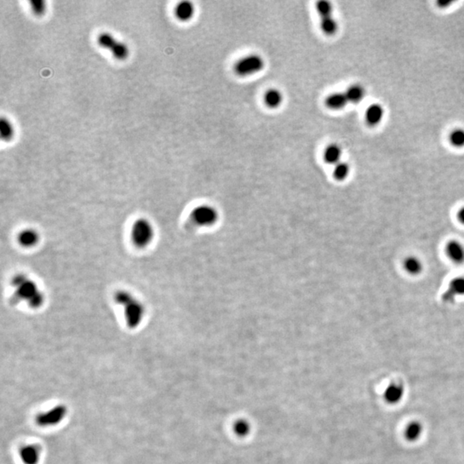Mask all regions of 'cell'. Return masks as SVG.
Here are the masks:
<instances>
[{
	"instance_id": "cell-1",
	"label": "cell",
	"mask_w": 464,
	"mask_h": 464,
	"mask_svg": "<svg viewBox=\"0 0 464 464\" xmlns=\"http://www.w3.org/2000/svg\"><path fill=\"white\" fill-rule=\"evenodd\" d=\"M13 287V302H25L33 309H38L43 305L45 296L35 281L27 275L17 274L12 278Z\"/></svg>"
},
{
	"instance_id": "cell-2",
	"label": "cell",
	"mask_w": 464,
	"mask_h": 464,
	"mask_svg": "<svg viewBox=\"0 0 464 464\" xmlns=\"http://www.w3.org/2000/svg\"><path fill=\"white\" fill-rule=\"evenodd\" d=\"M114 299L123 309L127 325L130 328L139 327L145 317V306L142 303L127 291H119Z\"/></svg>"
},
{
	"instance_id": "cell-3",
	"label": "cell",
	"mask_w": 464,
	"mask_h": 464,
	"mask_svg": "<svg viewBox=\"0 0 464 464\" xmlns=\"http://www.w3.org/2000/svg\"><path fill=\"white\" fill-rule=\"evenodd\" d=\"M155 231L153 225L146 219H137L131 230V239L137 248L147 247L152 242Z\"/></svg>"
},
{
	"instance_id": "cell-4",
	"label": "cell",
	"mask_w": 464,
	"mask_h": 464,
	"mask_svg": "<svg viewBox=\"0 0 464 464\" xmlns=\"http://www.w3.org/2000/svg\"><path fill=\"white\" fill-rule=\"evenodd\" d=\"M264 66L263 58L256 53H252L237 60L234 66V71L239 77H248L262 71Z\"/></svg>"
},
{
	"instance_id": "cell-5",
	"label": "cell",
	"mask_w": 464,
	"mask_h": 464,
	"mask_svg": "<svg viewBox=\"0 0 464 464\" xmlns=\"http://www.w3.org/2000/svg\"><path fill=\"white\" fill-rule=\"evenodd\" d=\"M67 414V408L65 405H57L50 410L39 414L36 418V422L41 427H51L57 426L62 422Z\"/></svg>"
},
{
	"instance_id": "cell-6",
	"label": "cell",
	"mask_w": 464,
	"mask_h": 464,
	"mask_svg": "<svg viewBox=\"0 0 464 464\" xmlns=\"http://www.w3.org/2000/svg\"><path fill=\"white\" fill-rule=\"evenodd\" d=\"M98 42L102 48L111 51L113 55L116 59H124L128 56L129 50L127 45L119 42L109 33H102L100 36H98Z\"/></svg>"
},
{
	"instance_id": "cell-7",
	"label": "cell",
	"mask_w": 464,
	"mask_h": 464,
	"mask_svg": "<svg viewBox=\"0 0 464 464\" xmlns=\"http://www.w3.org/2000/svg\"><path fill=\"white\" fill-rule=\"evenodd\" d=\"M218 212L208 205H201L195 208L191 213L194 223L200 226H211L218 220Z\"/></svg>"
},
{
	"instance_id": "cell-8",
	"label": "cell",
	"mask_w": 464,
	"mask_h": 464,
	"mask_svg": "<svg viewBox=\"0 0 464 464\" xmlns=\"http://www.w3.org/2000/svg\"><path fill=\"white\" fill-rule=\"evenodd\" d=\"M446 255L455 264L464 263V245L457 240H451L445 247Z\"/></svg>"
},
{
	"instance_id": "cell-9",
	"label": "cell",
	"mask_w": 464,
	"mask_h": 464,
	"mask_svg": "<svg viewBox=\"0 0 464 464\" xmlns=\"http://www.w3.org/2000/svg\"><path fill=\"white\" fill-rule=\"evenodd\" d=\"M19 455L24 464H38L41 458V449L35 444H29L20 449Z\"/></svg>"
},
{
	"instance_id": "cell-10",
	"label": "cell",
	"mask_w": 464,
	"mask_h": 464,
	"mask_svg": "<svg viewBox=\"0 0 464 464\" xmlns=\"http://www.w3.org/2000/svg\"><path fill=\"white\" fill-rule=\"evenodd\" d=\"M457 296H464V276H459L450 281L443 299L447 302L453 301Z\"/></svg>"
},
{
	"instance_id": "cell-11",
	"label": "cell",
	"mask_w": 464,
	"mask_h": 464,
	"mask_svg": "<svg viewBox=\"0 0 464 464\" xmlns=\"http://www.w3.org/2000/svg\"><path fill=\"white\" fill-rule=\"evenodd\" d=\"M40 236L34 229H25L18 234V242L24 248H33L39 243Z\"/></svg>"
},
{
	"instance_id": "cell-12",
	"label": "cell",
	"mask_w": 464,
	"mask_h": 464,
	"mask_svg": "<svg viewBox=\"0 0 464 464\" xmlns=\"http://www.w3.org/2000/svg\"><path fill=\"white\" fill-rule=\"evenodd\" d=\"M385 116V110L380 104H375L368 107L365 112V121L369 126H377L381 122Z\"/></svg>"
},
{
	"instance_id": "cell-13",
	"label": "cell",
	"mask_w": 464,
	"mask_h": 464,
	"mask_svg": "<svg viewBox=\"0 0 464 464\" xmlns=\"http://www.w3.org/2000/svg\"><path fill=\"white\" fill-rule=\"evenodd\" d=\"M403 268L408 274L417 276L422 272L424 265L420 258L415 255H409L403 260Z\"/></svg>"
},
{
	"instance_id": "cell-14",
	"label": "cell",
	"mask_w": 464,
	"mask_h": 464,
	"mask_svg": "<svg viewBox=\"0 0 464 464\" xmlns=\"http://www.w3.org/2000/svg\"><path fill=\"white\" fill-rule=\"evenodd\" d=\"M349 102L346 94L342 92H334L326 98V106L333 110H340L347 105Z\"/></svg>"
},
{
	"instance_id": "cell-15",
	"label": "cell",
	"mask_w": 464,
	"mask_h": 464,
	"mask_svg": "<svg viewBox=\"0 0 464 464\" xmlns=\"http://www.w3.org/2000/svg\"><path fill=\"white\" fill-rule=\"evenodd\" d=\"M174 13L180 21L188 22L195 15V6L189 1H182L175 7Z\"/></svg>"
},
{
	"instance_id": "cell-16",
	"label": "cell",
	"mask_w": 464,
	"mask_h": 464,
	"mask_svg": "<svg viewBox=\"0 0 464 464\" xmlns=\"http://www.w3.org/2000/svg\"><path fill=\"white\" fill-rule=\"evenodd\" d=\"M403 396H404V389L402 385H396V384L390 385L385 392V401L390 404H396L401 402Z\"/></svg>"
},
{
	"instance_id": "cell-17",
	"label": "cell",
	"mask_w": 464,
	"mask_h": 464,
	"mask_svg": "<svg viewBox=\"0 0 464 464\" xmlns=\"http://www.w3.org/2000/svg\"><path fill=\"white\" fill-rule=\"evenodd\" d=\"M341 156H342V150L340 145L337 144H331V145H328L323 154V157H324L326 163H328V164H333L334 166L340 163Z\"/></svg>"
},
{
	"instance_id": "cell-18",
	"label": "cell",
	"mask_w": 464,
	"mask_h": 464,
	"mask_svg": "<svg viewBox=\"0 0 464 464\" xmlns=\"http://www.w3.org/2000/svg\"><path fill=\"white\" fill-rule=\"evenodd\" d=\"M283 94L278 89H270L266 90L264 95V102L270 109H277L283 103Z\"/></svg>"
},
{
	"instance_id": "cell-19",
	"label": "cell",
	"mask_w": 464,
	"mask_h": 464,
	"mask_svg": "<svg viewBox=\"0 0 464 464\" xmlns=\"http://www.w3.org/2000/svg\"><path fill=\"white\" fill-rule=\"evenodd\" d=\"M349 103L358 104L365 98V90L360 84H352L349 86L345 92Z\"/></svg>"
},
{
	"instance_id": "cell-20",
	"label": "cell",
	"mask_w": 464,
	"mask_h": 464,
	"mask_svg": "<svg viewBox=\"0 0 464 464\" xmlns=\"http://www.w3.org/2000/svg\"><path fill=\"white\" fill-rule=\"evenodd\" d=\"M320 26L322 32L327 36H334L339 29L338 22L333 18V16H328L325 18H321Z\"/></svg>"
},
{
	"instance_id": "cell-21",
	"label": "cell",
	"mask_w": 464,
	"mask_h": 464,
	"mask_svg": "<svg viewBox=\"0 0 464 464\" xmlns=\"http://www.w3.org/2000/svg\"><path fill=\"white\" fill-rule=\"evenodd\" d=\"M423 432V426L420 422L414 421L411 422L405 430V437L408 441L414 442L421 437Z\"/></svg>"
},
{
	"instance_id": "cell-22",
	"label": "cell",
	"mask_w": 464,
	"mask_h": 464,
	"mask_svg": "<svg viewBox=\"0 0 464 464\" xmlns=\"http://www.w3.org/2000/svg\"><path fill=\"white\" fill-rule=\"evenodd\" d=\"M14 129L12 122L8 119L2 117L0 121V136L5 141H9L13 138Z\"/></svg>"
},
{
	"instance_id": "cell-23",
	"label": "cell",
	"mask_w": 464,
	"mask_h": 464,
	"mask_svg": "<svg viewBox=\"0 0 464 464\" xmlns=\"http://www.w3.org/2000/svg\"><path fill=\"white\" fill-rule=\"evenodd\" d=\"M349 172H350V167L348 164L344 162H340L336 165H334L333 174H334L335 180H346V178L348 176Z\"/></svg>"
},
{
	"instance_id": "cell-24",
	"label": "cell",
	"mask_w": 464,
	"mask_h": 464,
	"mask_svg": "<svg viewBox=\"0 0 464 464\" xmlns=\"http://www.w3.org/2000/svg\"><path fill=\"white\" fill-rule=\"evenodd\" d=\"M449 142L455 147L461 148L464 146V129L457 128L453 130L449 137Z\"/></svg>"
},
{
	"instance_id": "cell-25",
	"label": "cell",
	"mask_w": 464,
	"mask_h": 464,
	"mask_svg": "<svg viewBox=\"0 0 464 464\" xmlns=\"http://www.w3.org/2000/svg\"><path fill=\"white\" fill-rule=\"evenodd\" d=\"M317 11L319 13L321 18L333 16L332 15L333 14V6H332L330 2L326 1V0H322V1L317 2Z\"/></svg>"
},
{
	"instance_id": "cell-26",
	"label": "cell",
	"mask_w": 464,
	"mask_h": 464,
	"mask_svg": "<svg viewBox=\"0 0 464 464\" xmlns=\"http://www.w3.org/2000/svg\"><path fill=\"white\" fill-rule=\"evenodd\" d=\"M30 7L35 15L42 16L46 11V3L43 0H32L30 1Z\"/></svg>"
},
{
	"instance_id": "cell-27",
	"label": "cell",
	"mask_w": 464,
	"mask_h": 464,
	"mask_svg": "<svg viewBox=\"0 0 464 464\" xmlns=\"http://www.w3.org/2000/svg\"><path fill=\"white\" fill-rule=\"evenodd\" d=\"M457 219L458 221L464 225V207L460 208L457 213Z\"/></svg>"
}]
</instances>
